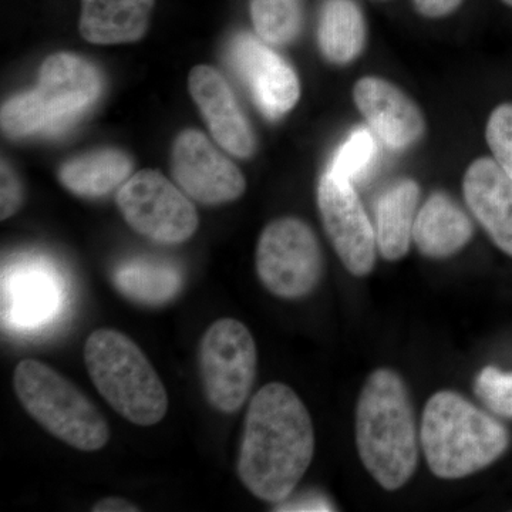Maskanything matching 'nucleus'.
<instances>
[{
  "label": "nucleus",
  "instance_id": "nucleus-20",
  "mask_svg": "<svg viewBox=\"0 0 512 512\" xmlns=\"http://www.w3.org/2000/svg\"><path fill=\"white\" fill-rule=\"evenodd\" d=\"M133 161L123 151H93L74 157L62 165L60 183L80 197L99 198L123 187L131 177Z\"/></svg>",
  "mask_w": 512,
  "mask_h": 512
},
{
  "label": "nucleus",
  "instance_id": "nucleus-29",
  "mask_svg": "<svg viewBox=\"0 0 512 512\" xmlns=\"http://www.w3.org/2000/svg\"><path fill=\"white\" fill-rule=\"evenodd\" d=\"M461 2L463 0H413L417 12L430 19L446 18L456 12Z\"/></svg>",
  "mask_w": 512,
  "mask_h": 512
},
{
  "label": "nucleus",
  "instance_id": "nucleus-27",
  "mask_svg": "<svg viewBox=\"0 0 512 512\" xmlns=\"http://www.w3.org/2000/svg\"><path fill=\"white\" fill-rule=\"evenodd\" d=\"M2 187H0V218L8 220L16 211H18L20 201H22V191L18 177L13 173L8 164L2 163Z\"/></svg>",
  "mask_w": 512,
  "mask_h": 512
},
{
  "label": "nucleus",
  "instance_id": "nucleus-16",
  "mask_svg": "<svg viewBox=\"0 0 512 512\" xmlns=\"http://www.w3.org/2000/svg\"><path fill=\"white\" fill-rule=\"evenodd\" d=\"M468 208L495 245L512 256V178L494 158L473 161L463 181Z\"/></svg>",
  "mask_w": 512,
  "mask_h": 512
},
{
  "label": "nucleus",
  "instance_id": "nucleus-14",
  "mask_svg": "<svg viewBox=\"0 0 512 512\" xmlns=\"http://www.w3.org/2000/svg\"><path fill=\"white\" fill-rule=\"evenodd\" d=\"M353 99L369 126L392 150H407L426 133L420 107L387 80L363 77L355 84Z\"/></svg>",
  "mask_w": 512,
  "mask_h": 512
},
{
  "label": "nucleus",
  "instance_id": "nucleus-15",
  "mask_svg": "<svg viewBox=\"0 0 512 512\" xmlns=\"http://www.w3.org/2000/svg\"><path fill=\"white\" fill-rule=\"evenodd\" d=\"M188 87L217 143L234 156L251 157L254 133L224 77L210 66H197L191 70Z\"/></svg>",
  "mask_w": 512,
  "mask_h": 512
},
{
  "label": "nucleus",
  "instance_id": "nucleus-9",
  "mask_svg": "<svg viewBox=\"0 0 512 512\" xmlns=\"http://www.w3.org/2000/svg\"><path fill=\"white\" fill-rule=\"evenodd\" d=\"M117 204L134 231L161 244H181L198 228L192 202L158 171L131 175L120 187Z\"/></svg>",
  "mask_w": 512,
  "mask_h": 512
},
{
  "label": "nucleus",
  "instance_id": "nucleus-2",
  "mask_svg": "<svg viewBox=\"0 0 512 512\" xmlns=\"http://www.w3.org/2000/svg\"><path fill=\"white\" fill-rule=\"evenodd\" d=\"M360 460L384 490L396 491L412 478L419 460V437L409 390L390 369L366 380L356 409Z\"/></svg>",
  "mask_w": 512,
  "mask_h": 512
},
{
  "label": "nucleus",
  "instance_id": "nucleus-22",
  "mask_svg": "<svg viewBox=\"0 0 512 512\" xmlns=\"http://www.w3.org/2000/svg\"><path fill=\"white\" fill-rule=\"evenodd\" d=\"M114 285L121 295L143 305H163L183 288V275L177 266L153 258L124 262L114 272Z\"/></svg>",
  "mask_w": 512,
  "mask_h": 512
},
{
  "label": "nucleus",
  "instance_id": "nucleus-30",
  "mask_svg": "<svg viewBox=\"0 0 512 512\" xmlns=\"http://www.w3.org/2000/svg\"><path fill=\"white\" fill-rule=\"evenodd\" d=\"M94 512H137L140 508L137 505L131 504L130 501L124 498L109 497L101 500L93 507Z\"/></svg>",
  "mask_w": 512,
  "mask_h": 512
},
{
  "label": "nucleus",
  "instance_id": "nucleus-25",
  "mask_svg": "<svg viewBox=\"0 0 512 512\" xmlns=\"http://www.w3.org/2000/svg\"><path fill=\"white\" fill-rule=\"evenodd\" d=\"M476 393L491 412L512 419V373L485 367L477 377Z\"/></svg>",
  "mask_w": 512,
  "mask_h": 512
},
{
  "label": "nucleus",
  "instance_id": "nucleus-10",
  "mask_svg": "<svg viewBox=\"0 0 512 512\" xmlns=\"http://www.w3.org/2000/svg\"><path fill=\"white\" fill-rule=\"evenodd\" d=\"M323 227L350 274L366 276L376 264V232L352 183L323 174L318 188Z\"/></svg>",
  "mask_w": 512,
  "mask_h": 512
},
{
  "label": "nucleus",
  "instance_id": "nucleus-3",
  "mask_svg": "<svg viewBox=\"0 0 512 512\" xmlns=\"http://www.w3.org/2000/svg\"><path fill=\"white\" fill-rule=\"evenodd\" d=\"M420 441L434 476L458 480L503 456L510 433L460 394L439 392L424 407Z\"/></svg>",
  "mask_w": 512,
  "mask_h": 512
},
{
  "label": "nucleus",
  "instance_id": "nucleus-24",
  "mask_svg": "<svg viewBox=\"0 0 512 512\" xmlns=\"http://www.w3.org/2000/svg\"><path fill=\"white\" fill-rule=\"evenodd\" d=\"M376 153L375 138L370 131L356 130L340 148L338 156L330 167V173L348 180H359L366 173Z\"/></svg>",
  "mask_w": 512,
  "mask_h": 512
},
{
  "label": "nucleus",
  "instance_id": "nucleus-26",
  "mask_svg": "<svg viewBox=\"0 0 512 512\" xmlns=\"http://www.w3.org/2000/svg\"><path fill=\"white\" fill-rule=\"evenodd\" d=\"M493 158L512 178V103L495 107L485 128Z\"/></svg>",
  "mask_w": 512,
  "mask_h": 512
},
{
  "label": "nucleus",
  "instance_id": "nucleus-11",
  "mask_svg": "<svg viewBox=\"0 0 512 512\" xmlns=\"http://www.w3.org/2000/svg\"><path fill=\"white\" fill-rule=\"evenodd\" d=\"M63 279L49 262L23 258L3 269L2 319L8 328H45L63 309Z\"/></svg>",
  "mask_w": 512,
  "mask_h": 512
},
{
  "label": "nucleus",
  "instance_id": "nucleus-23",
  "mask_svg": "<svg viewBox=\"0 0 512 512\" xmlns=\"http://www.w3.org/2000/svg\"><path fill=\"white\" fill-rule=\"evenodd\" d=\"M255 32L269 45H288L302 28V0H251Z\"/></svg>",
  "mask_w": 512,
  "mask_h": 512
},
{
  "label": "nucleus",
  "instance_id": "nucleus-6",
  "mask_svg": "<svg viewBox=\"0 0 512 512\" xmlns=\"http://www.w3.org/2000/svg\"><path fill=\"white\" fill-rule=\"evenodd\" d=\"M16 396L43 429L77 450L97 451L109 424L92 400L66 377L37 360H22L13 375Z\"/></svg>",
  "mask_w": 512,
  "mask_h": 512
},
{
  "label": "nucleus",
  "instance_id": "nucleus-7",
  "mask_svg": "<svg viewBox=\"0 0 512 512\" xmlns=\"http://www.w3.org/2000/svg\"><path fill=\"white\" fill-rule=\"evenodd\" d=\"M256 272L272 295L298 299L318 286L322 249L311 227L298 218L271 222L259 237Z\"/></svg>",
  "mask_w": 512,
  "mask_h": 512
},
{
  "label": "nucleus",
  "instance_id": "nucleus-8",
  "mask_svg": "<svg viewBox=\"0 0 512 512\" xmlns=\"http://www.w3.org/2000/svg\"><path fill=\"white\" fill-rule=\"evenodd\" d=\"M256 365L255 340L244 323H212L200 345L202 384L211 406L224 413L241 409L254 386Z\"/></svg>",
  "mask_w": 512,
  "mask_h": 512
},
{
  "label": "nucleus",
  "instance_id": "nucleus-1",
  "mask_svg": "<svg viewBox=\"0 0 512 512\" xmlns=\"http://www.w3.org/2000/svg\"><path fill=\"white\" fill-rule=\"evenodd\" d=\"M244 427L239 478L259 500L282 503L312 463L315 431L311 414L291 387L269 383L249 404Z\"/></svg>",
  "mask_w": 512,
  "mask_h": 512
},
{
  "label": "nucleus",
  "instance_id": "nucleus-5",
  "mask_svg": "<svg viewBox=\"0 0 512 512\" xmlns=\"http://www.w3.org/2000/svg\"><path fill=\"white\" fill-rule=\"evenodd\" d=\"M84 363L96 389L124 419L137 426H154L164 419V384L143 350L124 333L93 332L84 346Z\"/></svg>",
  "mask_w": 512,
  "mask_h": 512
},
{
  "label": "nucleus",
  "instance_id": "nucleus-21",
  "mask_svg": "<svg viewBox=\"0 0 512 512\" xmlns=\"http://www.w3.org/2000/svg\"><path fill=\"white\" fill-rule=\"evenodd\" d=\"M366 20L355 0H326L320 12L318 42L328 62L352 63L366 45Z\"/></svg>",
  "mask_w": 512,
  "mask_h": 512
},
{
  "label": "nucleus",
  "instance_id": "nucleus-31",
  "mask_svg": "<svg viewBox=\"0 0 512 512\" xmlns=\"http://www.w3.org/2000/svg\"><path fill=\"white\" fill-rule=\"evenodd\" d=\"M503 2L505 3V5L511 6L512 8V0H503Z\"/></svg>",
  "mask_w": 512,
  "mask_h": 512
},
{
  "label": "nucleus",
  "instance_id": "nucleus-17",
  "mask_svg": "<svg viewBox=\"0 0 512 512\" xmlns=\"http://www.w3.org/2000/svg\"><path fill=\"white\" fill-rule=\"evenodd\" d=\"M156 0H82L80 33L94 45L137 42L150 25Z\"/></svg>",
  "mask_w": 512,
  "mask_h": 512
},
{
  "label": "nucleus",
  "instance_id": "nucleus-12",
  "mask_svg": "<svg viewBox=\"0 0 512 512\" xmlns=\"http://www.w3.org/2000/svg\"><path fill=\"white\" fill-rule=\"evenodd\" d=\"M173 174L185 194L207 205L238 200L247 188L237 165L195 130L183 131L175 140Z\"/></svg>",
  "mask_w": 512,
  "mask_h": 512
},
{
  "label": "nucleus",
  "instance_id": "nucleus-4",
  "mask_svg": "<svg viewBox=\"0 0 512 512\" xmlns=\"http://www.w3.org/2000/svg\"><path fill=\"white\" fill-rule=\"evenodd\" d=\"M100 93V74L92 63L70 53L47 57L36 89L2 107L3 133L15 138L59 133L79 120Z\"/></svg>",
  "mask_w": 512,
  "mask_h": 512
},
{
  "label": "nucleus",
  "instance_id": "nucleus-18",
  "mask_svg": "<svg viewBox=\"0 0 512 512\" xmlns=\"http://www.w3.org/2000/svg\"><path fill=\"white\" fill-rule=\"evenodd\" d=\"M471 237L470 217L444 192H434L417 214L413 242L424 256L448 258L466 247Z\"/></svg>",
  "mask_w": 512,
  "mask_h": 512
},
{
  "label": "nucleus",
  "instance_id": "nucleus-28",
  "mask_svg": "<svg viewBox=\"0 0 512 512\" xmlns=\"http://www.w3.org/2000/svg\"><path fill=\"white\" fill-rule=\"evenodd\" d=\"M276 511H335L323 495L305 494L293 501H282Z\"/></svg>",
  "mask_w": 512,
  "mask_h": 512
},
{
  "label": "nucleus",
  "instance_id": "nucleus-19",
  "mask_svg": "<svg viewBox=\"0 0 512 512\" xmlns=\"http://www.w3.org/2000/svg\"><path fill=\"white\" fill-rule=\"evenodd\" d=\"M419 201L420 185L412 178L396 181L377 200V249L387 261H399L409 252Z\"/></svg>",
  "mask_w": 512,
  "mask_h": 512
},
{
  "label": "nucleus",
  "instance_id": "nucleus-13",
  "mask_svg": "<svg viewBox=\"0 0 512 512\" xmlns=\"http://www.w3.org/2000/svg\"><path fill=\"white\" fill-rule=\"evenodd\" d=\"M229 60L265 116L278 119L298 103L301 96L298 76L264 40L251 35L235 37L229 47Z\"/></svg>",
  "mask_w": 512,
  "mask_h": 512
}]
</instances>
